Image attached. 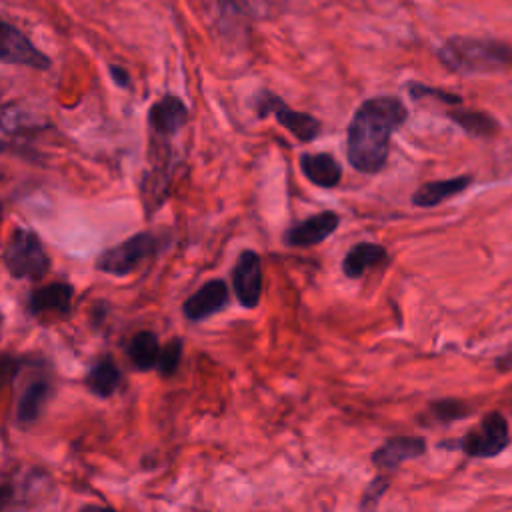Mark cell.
I'll use <instances>...</instances> for the list:
<instances>
[{
	"mask_svg": "<svg viewBox=\"0 0 512 512\" xmlns=\"http://www.w3.org/2000/svg\"><path fill=\"white\" fill-rule=\"evenodd\" d=\"M404 120L406 108L394 96H376L362 102L348 126V162L358 172L376 174L386 164L390 138Z\"/></svg>",
	"mask_w": 512,
	"mask_h": 512,
	"instance_id": "1",
	"label": "cell"
},
{
	"mask_svg": "<svg viewBox=\"0 0 512 512\" xmlns=\"http://www.w3.org/2000/svg\"><path fill=\"white\" fill-rule=\"evenodd\" d=\"M440 62L460 74H484L512 66V48L484 38H450L438 52Z\"/></svg>",
	"mask_w": 512,
	"mask_h": 512,
	"instance_id": "2",
	"label": "cell"
},
{
	"mask_svg": "<svg viewBox=\"0 0 512 512\" xmlns=\"http://www.w3.org/2000/svg\"><path fill=\"white\" fill-rule=\"evenodd\" d=\"M4 262L12 278L40 280L48 272V256L38 236L28 228H16L6 244Z\"/></svg>",
	"mask_w": 512,
	"mask_h": 512,
	"instance_id": "3",
	"label": "cell"
},
{
	"mask_svg": "<svg viewBox=\"0 0 512 512\" xmlns=\"http://www.w3.org/2000/svg\"><path fill=\"white\" fill-rule=\"evenodd\" d=\"M156 248L158 240L150 232H140L102 252L96 260V268L112 276H126L136 270L142 260L152 256Z\"/></svg>",
	"mask_w": 512,
	"mask_h": 512,
	"instance_id": "4",
	"label": "cell"
},
{
	"mask_svg": "<svg viewBox=\"0 0 512 512\" xmlns=\"http://www.w3.org/2000/svg\"><path fill=\"white\" fill-rule=\"evenodd\" d=\"M254 106L260 116H274L278 124H282L290 134H294L302 142H310L320 134V122L314 116L292 110L280 96L268 90L256 96Z\"/></svg>",
	"mask_w": 512,
	"mask_h": 512,
	"instance_id": "5",
	"label": "cell"
},
{
	"mask_svg": "<svg viewBox=\"0 0 512 512\" xmlns=\"http://www.w3.org/2000/svg\"><path fill=\"white\" fill-rule=\"evenodd\" d=\"M508 422L500 412H490L482 422L462 438V450L468 456L492 458L508 446Z\"/></svg>",
	"mask_w": 512,
	"mask_h": 512,
	"instance_id": "6",
	"label": "cell"
},
{
	"mask_svg": "<svg viewBox=\"0 0 512 512\" xmlns=\"http://www.w3.org/2000/svg\"><path fill=\"white\" fill-rule=\"evenodd\" d=\"M0 62L28 66L34 70L50 68V58L40 52L20 28L4 20H0Z\"/></svg>",
	"mask_w": 512,
	"mask_h": 512,
	"instance_id": "7",
	"label": "cell"
},
{
	"mask_svg": "<svg viewBox=\"0 0 512 512\" xmlns=\"http://www.w3.org/2000/svg\"><path fill=\"white\" fill-rule=\"evenodd\" d=\"M186 122H188V108L174 94L162 96L148 110V128H150L152 142L170 144L172 138L180 134V130L186 126Z\"/></svg>",
	"mask_w": 512,
	"mask_h": 512,
	"instance_id": "8",
	"label": "cell"
},
{
	"mask_svg": "<svg viewBox=\"0 0 512 512\" xmlns=\"http://www.w3.org/2000/svg\"><path fill=\"white\" fill-rule=\"evenodd\" d=\"M232 284L238 302L244 308H256L262 296V264L260 256L252 250H244L232 270Z\"/></svg>",
	"mask_w": 512,
	"mask_h": 512,
	"instance_id": "9",
	"label": "cell"
},
{
	"mask_svg": "<svg viewBox=\"0 0 512 512\" xmlns=\"http://www.w3.org/2000/svg\"><path fill=\"white\" fill-rule=\"evenodd\" d=\"M228 298H230L228 284L220 278H214V280H208L200 290H196L182 304V312L188 320L198 322L220 312L228 304Z\"/></svg>",
	"mask_w": 512,
	"mask_h": 512,
	"instance_id": "10",
	"label": "cell"
},
{
	"mask_svg": "<svg viewBox=\"0 0 512 512\" xmlns=\"http://www.w3.org/2000/svg\"><path fill=\"white\" fill-rule=\"evenodd\" d=\"M340 224V218L336 212H320L314 214L298 224H294L292 228H288L284 242L288 246H296V248H306V246H314L320 244L322 240H326Z\"/></svg>",
	"mask_w": 512,
	"mask_h": 512,
	"instance_id": "11",
	"label": "cell"
},
{
	"mask_svg": "<svg viewBox=\"0 0 512 512\" xmlns=\"http://www.w3.org/2000/svg\"><path fill=\"white\" fill-rule=\"evenodd\" d=\"M424 450H426V444H424L422 438H416V436H394V438H388L372 454V462H374V466H378L382 470H394L402 462L420 456Z\"/></svg>",
	"mask_w": 512,
	"mask_h": 512,
	"instance_id": "12",
	"label": "cell"
},
{
	"mask_svg": "<svg viewBox=\"0 0 512 512\" xmlns=\"http://www.w3.org/2000/svg\"><path fill=\"white\" fill-rule=\"evenodd\" d=\"M300 168H302L304 176L320 188H334L342 178L340 164L336 162V158L332 154H326V152L302 154Z\"/></svg>",
	"mask_w": 512,
	"mask_h": 512,
	"instance_id": "13",
	"label": "cell"
},
{
	"mask_svg": "<svg viewBox=\"0 0 512 512\" xmlns=\"http://www.w3.org/2000/svg\"><path fill=\"white\" fill-rule=\"evenodd\" d=\"M70 302H72V286L66 282H54L30 294L28 310L30 314H44V312L66 314L70 310Z\"/></svg>",
	"mask_w": 512,
	"mask_h": 512,
	"instance_id": "14",
	"label": "cell"
},
{
	"mask_svg": "<svg viewBox=\"0 0 512 512\" xmlns=\"http://www.w3.org/2000/svg\"><path fill=\"white\" fill-rule=\"evenodd\" d=\"M472 178L470 176H456V178H448V180H434V182H426L422 184L414 196L412 202L416 206L428 208V206H436L446 198H452L456 194H460L462 190H466L470 186Z\"/></svg>",
	"mask_w": 512,
	"mask_h": 512,
	"instance_id": "15",
	"label": "cell"
},
{
	"mask_svg": "<svg viewBox=\"0 0 512 512\" xmlns=\"http://www.w3.org/2000/svg\"><path fill=\"white\" fill-rule=\"evenodd\" d=\"M386 260V248L374 242H360L348 250L342 262V270L348 278L362 276L370 266Z\"/></svg>",
	"mask_w": 512,
	"mask_h": 512,
	"instance_id": "16",
	"label": "cell"
},
{
	"mask_svg": "<svg viewBox=\"0 0 512 512\" xmlns=\"http://www.w3.org/2000/svg\"><path fill=\"white\" fill-rule=\"evenodd\" d=\"M50 392H52V386L48 382H42V380L32 382L24 390V394H22V398L18 402V412H16L18 424L30 426L32 422H36L40 412H42V408H44V404H46V400L50 398Z\"/></svg>",
	"mask_w": 512,
	"mask_h": 512,
	"instance_id": "17",
	"label": "cell"
},
{
	"mask_svg": "<svg viewBox=\"0 0 512 512\" xmlns=\"http://www.w3.org/2000/svg\"><path fill=\"white\" fill-rule=\"evenodd\" d=\"M128 356L138 370H150L156 366L160 356V344L154 332L142 330L132 336L128 344Z\"/></svg>",
	"mask_w": 512,
	"mask_h": 512,
	"instance_id": "18",
	"label": "cell"
},
{
	"mask_svg": "<svg viewBox=\"0 0 512 512\" xmlns=\"http://www.w3.org/2000/svg\"><path fill=\"white\" fill-rule=\"evenodd\" d=\"M218 12V26L228 34L242 30L252 14L250 0H214Z\"/></svg>",
	"mask_w": 512,
	"mask_h": 512,
	"instance_id": "19",
	"label": "cell"
},
{
	"mask_svg": "<svg viewBox=\"0 0 512 512\" xmlns=\"http://www.w3.org/2000/svg\"><path fill=\"white\" fill-rule=\"evenodd\" d=\"M448 116L468 134L472 136H492L498 130V122L482 112V110H474V108H454L448 110Z\"/></svg>",
	"mask_w": 512,
	"mask_h": 512,
	"instance_id": "20",
	"label": "cell"
},
{
	"mask_svg": "<svg viewBox=\"0 0 512 512\" xmlns=\"http://www.w3.org/2000/svg\"><path fill=\"white\" fill-rule=\"evenodd\" d=\"M84 382L92 394H96L100 398H108L116 392V388L120 384V370L116 368L114 362L102 360L88 370Z\"/></svg>",
	"mask_w": 512,
	"mask_h": 512,
	"instance_id": "21",
	"label": "cell"
},
{
	"mask_svg": "<svg viewBox=\"0 0 512 512\" xmlns=\"http://www.w3.org/2000/svg\"><path fill=\"white\" fill-rule=\"evenodd\" d=\"M182 350H184V344L180 338H172L164 348H160L156 368L162 376H172L176 372V368L180 366V360H182Z\"/></svg>",
	"mask_w": 512,
	"mask_h": 512,
	"instance_id": "22",
	"label": "cell"
},
{
	"mask_svg": "<svg viewBox=\"0 0 512 512\" xmlns=\"http://www.w3.org/2000/svg\"><path fill=\"white\" fill-rule=\"evenodd\" d=\"M386 488H388V480H386L384 476H376V478L368 484V488H366V492H364V496H362L360 512H376L378 500H380V496L386 492Z\"/></svg>",
	"mask_w": 512,
	"mask_h": 512,
	"instance_id": "23",
	"label": "cell"
},
{
	"mask_svg": "<svg viewBox=\"0 0 512 512\" xmlns=\"http://www.w3.org/2000/svg\"><path fill=\"white\" fill-rule=\"evenodd\" d=\"M430 412L442 420V422H450V420H456V418H462L468 414L466 406L462 402H456V400H442V402H434L430 406Z\"/></svg>",
	"mask_w": 512,
	"mask_h": 512,
	"instance_id": "24",
	"label": "cell"
},
{
	"mask_svg": "<svg viewBox=\"0 0 512 512\" xmlns=\"http://www.w3.org/2000/svg\"><path fill=\"white\" fill-rule=\"evenodd\" d=\"M412 94L416 96H422V94H428V96H434L442 102H448V104H460V98L456 94H448V92H442V90H436V88H428V86H412L410 88Z\"/></svg>",
	"mask_w": 512,
	"mask_h": 512,
	"instance_id": "25",
	"label": "cell"
},
{
	"mask_svg": "<svg viewBox=\"0 0 512 512\" xmlns=\"http://www.w3.org/2000/svg\"><path fill=\"white\" fill-rule=\"evenodd\" d=\"M108 72H110L112 80H114L120 88H128V86H130V76H128V72H126L122 66H118V64H110Z\"/></svg>",
	"mask_w": 512,
	"mask_h": 512,
	"instance_id": "26",
	"label": "cell"
},
{
	"mask_svg": "<svg viewBox=\"0 0 512 512\" xmlns=\"http://www.w3.org/2000/svg\"><path fill=\"white\" fill-rule=\"evenodd\" d=\"M10 498H12V486L0 484V512L6 508V504L10 502Z\"/></svg>",
	"mask_w": 512,
	"mask_h": 512,
	"instance_id": "27",
	"label": "cell"
},
{
	"mask_svg": "<svg viewBox=\"0 0 512 512\" xmlns=\"http://www.w3.org/2000/svg\"><path fill=\"white\" fill-rule=\"evenodd\" d=\"M80 512H114V510H108V508H102V506H86Z\"/></svg>",
	"mask_w": 512,
	"mask_h": 512,
	"instance_id": "28",
	"label": "cell"
},
{
	"mask_svg": "<svg viewBox=\"0 0 512 512\" xmlns=\"http://www.w3.org/2000/svg\"><path fill=\"white\" fill-rule=\"evenodd\" d=\"M0 150H2V146H0Z\"/></svg>",
	"mask_w": 512,
	"mask_h": 512,
	"instance_id": "29",
	"label": "cell"
}]
</instances>
